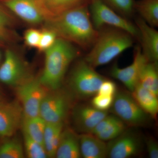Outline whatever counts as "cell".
Listing matches in <instances>:
<instances>
[{
    "label": "cell",
    "instance_id": "1",
    "mask_svg": "<svg viewBox=\"0 0 158 158\" xmlns=\"http://www.w3.org/2000/svg\"><path fill=\"white\" fill-rule=\"evenodd\" d=\"M46 28L57 37L90 50L96 41L98 31L94 27L86 5L71 9L45 21Z\"/></svg>",
    "mask_w": 158,
    "mask_h": 158
},
{
    "label": "cell",
    "instance_id": "2",
    "mask_svg": "<svg viewBox=\"0 0 158 158\" xmlns=\"http://www.w3.org/2000/svg\"><path fill=\"white\" fill-rule=\"evenodd\" d=\"M44 53V67L40 81L48 90L61 88L67 69L79 52L71 43L58 37Z\"/></svg>",
    "mask_w": 158,
    "mask_h": 158
},
{
    "label": "cell",
    "instance_id": "3",
    "mask_svg": "<svg viewBox=\"0 0 158 158\" xmlns=\"http://www.w3.org/2000/svg\"><path fill=\"white\" fill-rule=\"evenodd\" d=\"M98 31L96 41L84 59L94 68L108 64L132 46L133 37L126 31L106 26Z\"/></svg>",
    "mask_w": 158,
    "mask_h": 158
},
{
    "label": "cell",
    "instance_id": "4",
    "mask_svg": "<svg viewBox=\"0 0 158 158\" xmlns=\"http://www.w3.org/2000/svg\"><path fill=\"white\" fill-rule=\"evenodd\" d=\"M106 78L94 70L85 60L77 62L68 80L69 90L73 97L87 98L97 94Z\"/></svg>",
    "mask_w": 158,
    "mask_h": 158
},
{
    "label": "cell",
    "instance_id": "5",
    "mask_svg": "<svg viewBox=\"0 0 158 158\" xmlns=\"http://www.w3.org/2000/svg\"><path fill=\"white\" fill-rule=\"evenodd\" d=\"M90 1V18L97 30L106 26L113 27L126 31L133 38L139 40L138 28L127 19L118 14L102 0Z\"/></svg>",
    "mask_w": 158,
    "mask_h": 158
},
{
    "label": "cell",
    "instance_id": "6",
    "mask_svg": "<svg viewBox=\"0 0 158 158\" xmlns=\"http://www.w3.org/2000/svg\"><path fill=\"white\" fill-rule=\"evenodd\" d=\"M72 94L61 88L48 90L43 100L39 116L46 123H64L72 104Z\"/></svg>",
    "mask_w": 158,
    "mask_h": 158
},
{
    "label": "cell",
    "instance_id": "7",
    "mask_svg": "<svg viewBox=\"0 0 158 158\" xmlns=\"http://www.w3.org/2000/svg\"><path fill=\"white\" fill-rule=\"evenodd\" d=\"M17 100L21 105L24 117L39 116L41 103L48 89L39 78L34 77L15 87Z\"/></svg>",
    "mask_w": 158,
    "mask_h": 158
},
{
    "label": "cell",
    "instance_id": "8",
    "mask_svg": "<svg viewBox=\"0 0 158 158\" xmlns=\"http://www.w3.org/2000/svg\"><path fill=\"white\" fill-rule=\"evenodd\" d=\"M33 77L17 54L11 50H6L0 65V82L15 88Z\"/></svg>",
    "mask_w": 158,
    "mask_h": 158
},
{
    "label": "cell",
    "instance_id": "9",
    "mask_svg": "<svg viewBox=\"0 0 158 158\" xmlns=\"http://www.w3.org/2000/svg\"><path fill=\"white\" fill-rule=\"evenodd\" d=\"M3 5L23 20L38 24L50 19L43 0H2Z\"/></svg>",
    "mask_w": 158,
    "mask_h": 158
},
{
    "label": "cell",
    "instance_id": "10",
    "mask_svg": "<svg viewBox=\"0 0 158 158\" xmlns=\"http://www.w3.org/2000/svg\"><path fill=\"white\" fill-rule=\"evenodd\" d=\"M112 107L116 116L127 124L139 126L147 122V113L140 107L133 97L127 93H116Z\"/></svg>",
    "mask_w": 158,
    "mask_h": 158
},
{
    "label": "cell",
    "instance_id": "11",
    "mask_svg": "<svg viewBox=\"0 0 158 158\" xmlns=\"http://www.w3.org/2000/svg\"><path fill=\"white\" fill-rule=\"evenodd\" d=\"M23 116L21 105L18 100H0V137L14 135L20 128Z\"/></svg>",
    "mask_w": 158,
    "mask_h": 158
},
{
    "label": "cell",
    "instance_id": "12",
    "mask_svg": "<svg viewBox=\"0 0 158 158\" xmlns=\"http://www.w3.org/2000/svg\"><path fill=\"white\" fill-rule=\"evenodd\" d=\"M107 145V156L111 158H128L136 155L141 151L140 138L131 131H125L110 140Z\"/></svg>",
    "mask_w": 158,
    "mask_h": 158
},
{
    "label": "cell",
    "instance_id": "13",
    "mask_svg": "<svg viewBox=\"0 0 158 158\" xmlns=\"http://www.w3.org/2000/svg\"><path fill=\"white\" fill-rule=\"evenodd\" d=\"M148 62L142 53L141 47H138L135 50L132 63L124 68H120L117 64H115L111 69V75L121 82L132 92L138 83L141 69Z\"/></svg>",
    "mask_w": 158,
    "mask_h": 158
},
{
    "label": "cell",
    "instance_id": "14",
    "mask_svg": "<svg viewBox=\"0 0 158 158\" xmlns=\"http://www.w3.org/2000/svg\"><path fill=\"white\" fill-rule=\"evenodd\" d=\"M106 111L97 110L92 106L81 105L72 111V120L75 129L82 134H90L99 122L104 118Z\"/></svg>",
    "mask_w": 158,
    "mask_h": 158
},
{
    "label": "cell",
    "instance_id": "15",
    "mask_svg": "<svg viewBox=\"0 0 158 158\" xmlns=\"http://www.w3.org/2000/svg\"><path fill=\"white\" fill-rule=\"evenodd\" d=\"M142 53L149 62H158V32L141 17L136 19Z\"/></svg>",
    "mask_w": 158,
    "mask_h": 158
},
{
    "label": "cell",
    "instance_id": "16",
    "mask_svg": "<svg viewBox=\"0 0 158 158\" xmlns=\"http://www.w3.org/2000/svg\"><path fill=\"white\" fill-rule=\"evenodd\" d=\"M81 156L85 158H104L107 156V145L91 134L79 136Z\"/></svg>",
    "mask_w": 158,
    "mask_h": 158
},
{
    "label": "cell",
    "instance_id": "17",
    "mask_svg": "<svg viewBox=\"0 0 158 158\" xmlns=\"http://www.w3.org/2000/svg\"><path fill=\"white\" fill-rule=\"evenodd\" d=\"M79 136L70 129L62 130L55 157L81 158Z\"/></svg>",
    "mask_w": 158,
    "mask_h": 158
},
{
    "label": "cell",
    "instance_id": "18",
    "mask_svg": "<svg viewBox=\"0 0 158 158\" xmlns=\"http://www.w3.org/2000/svg\"><path fill=\"white\" fill-rule=\"evenodd\" d=\"M137 103L147 114L156 117L158 112L157 96L138 83L132 91Z\"/></svg>",
    "mask_w": 158,
    "mask_h": 158
},
{
    "label": "cell",
    "instance_id": "19",
    "mask_svg": "<svg viewBox=\"0 0 158 158\" xmlns=\"http://www.w3.org/2000/svg\"><path fill=\"white\" fill-rule=\"evenodd\" d=\"M63 127V123L46 124L43 145L48 158L55 157Z\"/></svg>",
    "mask_w": 158,
    "mask_h": 158
},
{
    "label": "cell",
    "instance_id": "20",
    "mask_svg": "<svg viewBox=\"0 0 158 158\" xmlns=\"http://www.w3.org/2000/svg\"><path fill=\"white\" fill-rule=\"evenodd\" d=\"M138 83L158 96V62H147L141 69Z\"/></svg>",
    "mask_w": 158,
    "mask_h": 158
},
{
    "label": "cell",
    "instance_id": "21",
    "mask_svg": "<svg viewBox=\"0 0 158 158\" xmlns=\"http://www.w3.org/2000/svg\"><path fill=\"white\" fill-rule=\"evenodd\" d=\"M46 123L40 116L33 117L23 116L21 127L23 135L43 145V137Z\"/></svg>",
    "mask_w": 158,
    "mask_h": 158
},
{
    "label": "cell",
    "instance_id": "22",
    "mask_svg": "<svg viewBox=\"0 0 158 158\" xmlns=\"http://www.w3.org/2000/svg\"><path fill=\"white\" fill-rule=\"evenodd\" d=\"M141 18L153 27L158 26V0H142L134 5Z\"/></svg>",
    "mask_w": 158,
    "mask_h": 158
},
{
    "label": "cell",
    "instance_id": "23",
    "mask_svg": "<svg viewBox=\"0 0 158 158\" xmlns=\"http://www.w3.org/2000/svg\"><path fill=\"white\" fill-rule=\"evenodd\" d=\"M50 19L71 9L86 5L87 0H43Z\"/></svg>",
    "mask_w": 158,
    "mask_h": 158
},
{
    "label": "cell",
    "instance_id": "24",
    "mask_svg": "<svg viewBox=\"0 0 158 158\" xmlns=\"http://www.w3.org/2000/svg\"><path fill=\"white\" fill-rule=\"evenodd\" d=\"M0 144V158H23L25 156L23 144L13 136L6 138Z\"/></svg>",
    "mask_w": 158,
    "mask_h": 158
},
{
    "label": "cell",
    "instance_id": "25",
    "mask_svg": "<svg viewBox=\"0 0 158 158\" xmlns=\"http://www.w3.org/2000/svg\"><path fill=\"white\" fill-rule=\"evenodd\" d=\"M23 135V147L25 154L29 158H48L42 144L34 141L26 135Z\"/></svg>",
    "mask_w": 158,
    "mask_h": 158
},
{
    "label": "cell",
    "instance_id": "26",
    "mask_svg": "<svg viewBox=\"0 0 158 158\" xmlns=\"http://www.w3.org/2000/svg\"><path fill=\"white\" fill-rule=\"evenodd\" d=\"M126 128L124 122L119 119L106 129L94 135L103 141H110L120 135L125 131Z\"/></svg>",
    "mask_w": 158,
    "mask_h": 158
},
{
    "label": "cell",
    "instance_id": "27",
    "mask_svg": "<svg viewBox=\"0 0 158 158\" xmlns=\"http://www.w3.org/2000/svg\"><path fill=\"white\" fill-rule=\"evenodd\" d=\"M111 9L118 14L126 18L132 15L134 9L133 0H106Z\"/></svg>",
    "mask_w": 158,
    "mask_h": 158
},
{
    "label": "cell",
    "instance_id": "28",
    "mask_svg": "<svg viewBox=\"0 0 158 158\" xmlns=\"http://www.w3.org/2000/svg\"><path fill=\"white\" fill-rule=\"evenodd\" d=\"M58 38L56 33L48 29L41 32L40 40L37 48L40 51L45 52L51 47Z\"/></svg>",
    "mask_w": 158,
    "mask_h": 158
},
{
    "label": "cell",
    "instance_id": "29",
    "mask_svg": "<svg viewBox=\"0 0 158 158\" xmlns=\"http://www.w3.org/2000/svg\"><path fill=\"white\" fill-rule=\"evenodd\" d=\"M114 98V96L96 94L91 101L92 106L100 111H107L112 107Z\"/></svg>",
    "mask_w": 158,
    "mask_h": 158
},
{
    "label": "cell",
    "instance_id": "30",
    "mask_svg": "<svg viewBox=\"0 0 158 158\" xmlns=\"http://www.w3.org/2000/svg\"><path fill=\"white\" fill-rule=\"evenodd\" d=\"M41 31L36 29H31L26 31L24 34L25 43L29 47H38L40 40Z\"/></svg>",
    "mask_w": 158,
    "mask_h": 158
},
{
    "label": "cell",
    "instance_id": "31",
    "mask_svg": "<svg viewBox=\"0 0 158 158\" xmlns=\"http://www.w3.org/2000/svg\"><path fill=\"white\" fill-rule=\"evenodd\" d=\"M119 118L118 116L114 115H107L104 118L99 122L90 134L96 135L98 133L109 127L111 125L118 121Z\"/></svg>",
    "mask_w": 158,
    "mask_h": 158
},
{
    "label": "cell",
    "instance_id": "32",
    "mask_svg": "<svg viewBox=\"0 0 158 158\" xmlns=\"http://www.w3.org/2000/svg\"><path fill=\"white\" fill-rule=\"evenodd\" d=\"M116 93V86L115 83L106 79L102 83L97 94L114 96Z\"/></svg>",
    "mask_w": 158,
    "mask_h": 158
},
{
    "label": "cell",
    "instance_id": "33",
    "mask_svg": "<svg viewBox=\"0 0 158 158\" xmlns=\"http://www.w3.org/2000/svg\"><path fill=\"white\" fill-rule=\"evenodd\" d=\"M10 23L8 15L0 7V35L4 38L7 37Z\"/></svg>",
    "mask_w": 158,
    "mask_h": 158
},
{
    "label": "cell",
    "instance_id": "34",
    "mask_svg": "<svg viewBox=\"0 0 158 158\" xmlns=\"http://www.w3.org/2000/svg\"><path fill=\"white\" fill-rule=\"evenodd\" d=\"M148 155L151 158H158V145L154 139L149 138L146 141Z\"/></svg>",
    "mask_w": 158,
    "mask_h": 158
},
{
    "label": "cell",
    "instance_id": "35",
    "mask_svg": "<svg viewBox=\"0 0 158 158\" xmlns=\"http://www.w3.org/2000/svg\"><path fill=\"white\" fill-rule=\"evenodd\" d=\"M4 38H3L2 36V35H0V46L2 45L3 43V40H4Z\"/></svg>",
    "mask_w": 158,
    "mask_h": 158
},
{
    "label": "cell",
    "instance_id": "36",
    "mask_svg": "<svg viewBox=\"0 0 158 158\" xmlns=\"http://www.w3.org/2000/svg\"><path fill=\"white\" fill-rule=\"evenodd\" d=\"M2 52L0 51V65L1 64V61H2Z\"/></svg>",
    "mask_w": 158,
    "mask_h": 158
},
{
    "label": "cell",
    "instance_id": "37",
    "mask_svg": "<svg viewBox=\"0 0 158 158\" xmlns=\"http://www.w3.org/2000/svg\"><path fill=\"white\" fill-rule=\"evenodd\" d=\"M2 94L1 93V91H0V100H2Z\"/></svg>",
    "mask_w": 158,
    "mask_h": 158
}]
</instances>
